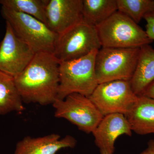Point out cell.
<instances>
[{
    "label": "cell",
    "mask_w": 154,
    "mask_h": 154,
    "mask_svg": "<svg viewBox=\"0 0 154 154\" xmlns=\"http://www.w3.org/2000/svg\"><path fill=\"white\" fill-rule=\"evenodd\" d=\"M60 61L53 53H36L14 81L23 103L52 104L57 99Z\"/></svg>",
    "instance_id": "1"
},
{
    "label": "cell",
    "mask_w": 154,
    "mask_h": 154,
    "mask_svg": "<svg viewBox=\"0 0 154 154\" xmlns=\"http://www.w3.org/2000/svg\"><path fill=\"white\" fill-rule=\"evenodd\" d=\"M98 50L74 60L60 62V82L57 100H63L73 94L89 97L98 86L95 59Z\"/></svg>",
    "instance_id": "2"
},
{
    "label": "cell",
    "mask_w": 154,
    "mask_h": 154,
    "mask_svg": "<svg viewBox=\"0 0 154 154\" xmlns=\"http://www.w3.org/2000/svg\"><path fill=\"white\" fill-rule=\"evenodd\" d=\"M96 28L103 48H140L153 42L145 30L118 11Z\"/></svg>",
    "instance_id": "3"
},
{
    "label": "cell",
    "mask_w": 154,
    "mask_h": 154,
    "mask_svg": "<svg viewBox=\"0 0 154 154\" xmlns=\"http://www.w3.org/2000/svg\"><path fill=\"white\" fill-rule=\"evenodd\" d=\"M140 48H101L95 59V72L98 84L130 81L137 64Z\"/></svg>",
    "instance_id": "4"
},
{
    "label": "cell",
    "mask_w": 154,
    "mask_h": 154,
    "mask_svg": "<svg viewBox=\"0 0 154 154\" xmlns=\"http://www.w3.org/2000/svg\"><path fill=\"white\" fill-rule=\"evenodd\" d=\"M2 16L20 39L28 44L35 54L53 53L57 34L36 18L2 7Z\"/></svg>",
    "instance_id": "5"
},
{
    "label": "cell",
    "mask_w": 154,
    "mask_h": 154,
    "mask_svg": "<svg viewBox=\"0 0 154 154\" xmlns=\"http://www.w3.org/2000/svg\"><path fill=\"white\" fill-rule=\"evenodd\" d=\"M102 47L97 28L82 21L58 36L53 53L60 61H68Z\"/></svg>",
    "instance_id": "6"
},
{
    "label": "cell",
    "mask_w": 154,
    "mask_h": 154,
    "mask_svg": "<svg viewBox=\"0 0 154 154\" xmlns=\"http://www.w3.org/2000/svg\"><path fill=\"white\" fill-rule=\"evenodd\" d=\"M129 81H115L99 84L89 98L103 116L129 113L137 100Z\"/></svg>",
    "instance_id": "7"
},
{
    "label": "cell",
    "mask_w": 154,
    "mask_h": 154,
    "mask_svg": "<svg viewBox=\"0 0 154 154\" xmlns=\"http://www.w3.org/2000/svg\"><path fill=\"white\" fill-rule=\"evenodd\" d=\"M52 105L55 117L66 119L87 134L92 133L104 117L89 97L80 94H70Z\"/></svg>",
    "instance_id": "8"
},
{
    "label": "cell",
    "mask_w": 154,
    "mask_h": 154,
    "mask_svg": "<svg viewBox=\"0 0 154 154\" xmlns=\"http://www.w3.org/2000/svg\"><path fill=\"white\" fill-rule=\"evenodd\" d=\"M6 24L5 33L0 43V71L14 77L25 69L36 54L8 22Z\"/></svg>",
    "instance_id": "9"
},
{
    "label": "cell",
    "mask_w": 154,
    "mask_h": 154,
    "mask_svg": "<svg viewBox=\"0 0 154 154\" xmlns=\"http://www.w3.org/2000/svg\"><path fill=\"white\" fill-rule=\"evenodd\" d=\"M82 0H48L46 8V25L60 35L83 21Z\"/></svg>",
    "instance_id": "10"
},
{
    "label": "cell",
    "mask_w": 154,
    "mask_h": 154,
    "mask_svg": "<svg viewBox=\"0 0 154 154\" xmlns=\"http://www.w3.org/2000/svg\"><path fill=\"white\" fill-rule=\"evenodd\" d=\"M132 132L125 116L112 114L104 116L92 134L100 154H114L116 139L122 135L131 136Z\"/></svg>",
    "instance_id": "11"
},
{
    "label": "cell",
    "mask_w": 154,
    "mask_h": 154,
    "mask_svg": "<svg viewBox=\"0 0 154 154\" xmlns=\"http://www.w3.org/2000/svg\"><path fill=\"white\" fill-rule=\"evenodd\" d=\"M77 140L73 137L52 134L45 136L32 137L26 136L17 143L14 154H56L63 148H74Z\"/></svg>",
    "instance_id": "12"
},
{
    "label": "cell",
    "mask_w": 154,
    "mask_h": 154,
    "mask_svg": "<svg viewBox=\"0 0 154 154\" xmlns=\"http://www.w3.org/2000/svg\"><path fill=\"white\" fill-rule=\"evenodd\" d=\"M125 117L132 131L140 135L154 134V99L138 96L132 109Z\"/></svg>",
    "instance_id": "13"
},
{
    "label": "cell",
    "mask_w": 154,
    "mask_h": 154,
    "mask_svg": "<svg viewBox=\"0 0 154 154\" xmlns=\"http://www.w3.org/2000/svg\"><path fill=\"white\" fill-rule=\"evenodd\" d=\"M154 81V49L146 45L140 48L137 64L129 82L133 91L139 96Z\"/></svg>",
    "instance_id": "14"
},
{
    "label": "cell",
    "mask_w": 154,
    "mask_h": 154,
    "mask_svg": "<svg viewBox=\"0 0 154 154\" xmlns=\"http://www.w3.org/2000/svg\"><path fill=\"white\" fill-rule=\"evenodd\" d=\"M118 11L116 0H82L83 21L97 27Z\"/></svg>",
    "instance_id": "15"
},
{
    "label": "cell",
    "mask_w": 154,
    "mask_h": 154,
    "mask_svg": "<svg viewBox=\"0 0 154 154\" xmlns=\"http://www.w3.org/2000/svg\"><path fill=\"white\" fill-rule=\"evenodd\" d=\"M25 109L14 77L0 71V115L21 113Z\"/></svg>",
    "instance_id": "16"
},
{
    "label": "cell",
    "mask_w": 154,
    "mask_h": 154,
    "mask_svg": "<svg viewBox=\"0 0 154 154\" xmlns=\"http://www.w3.org/2000/svg\"><path fill=\"white\" fill-rule=\"evenodd\" d=\"M48 0H0L2 7L34 17L46 24Z\"/></svg>",
    "instance_id": "17"
},
{
    "label": "cell",
    "mask_w": 154,
    "mask_h": 154,
    "mask_svg": "<svg viewBox=\"0 0 154 154\" xmlns=\"http://www.w3.org/2000/svg\"><path fill=\"white\" fill-rule=\"evenodd\" d=\"M118 11L138 24L154 11V0H116Z\"/></svg>",
    "instance_id": "18"
},
{
    "label": "cell",
    "mask_w": 154,
    "mask_h": 154,
    "mask_svg": "<svg viewBox=\"0 0 154 154\" xmlns=\"http://www.w3.org/2000/svg\"><path fill=\"white\" fill-rule=\"evenodd\" d=\"M144 19L146 22V33L149 38L153 41L154 40V11L147 14Z\"/></svg>",
    "instance_id": "19"
},
{
    "label": "cell",
    "mask_w": 154,
    "mask_h": 154,
    "mask_svg": "<svg viewBox=\"0 0 154 154\" xmlns=\"http://www.w3.org/2000/svg\"><path fill=\"white\" fill-rule=\"evenodd\" d=\"M140 96H143L154 99V81L145 89Z\"/></svg>",
    "instance_id": "20"
},
{
    "label": "cell",
    "mask_w": 154,
    "mask_h": 154,
    "mask_svg": "<svg viewBox=\"0 0 154 154\" xmlns=\"http://www.w3.org/2000/svg\"><path fill=\"white\" fill-rule=\"evenodd\" d=\"M140 154H154V141H151L148 147Z\"/></svg>",
    "instance_id": "21"
},
{
    "label": "cell",
    "mask_w": 154,
    "mask_h": 154,
    "mask_svg": "<svg viewBox=\"0 0 154 154\" xmlns=\"http://www.w3.org/2000/svg\"></svg>",
    "instance_id": "22"
}]
</instances>
